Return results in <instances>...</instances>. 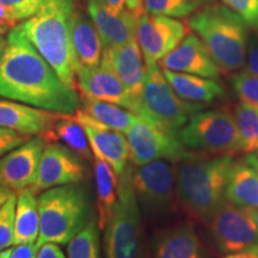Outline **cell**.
<instances>
[{
    "mask_svg": "<svg viewBox=\"0 0 258 258\" xmlns=\"http://www.w3.org/2000/svg\"><path fill=\"white\" fill-rule=\"evenodd\" d=\"M0 60V96L60 114H74L79 99L32 46L21 25L9 31Z\"/></svg>",
    "mask_w": 258,
    "mask_h": 258,
    "instance_id": "obj_1",
    "label": "cell"
},
{
    "mask_svg": "<svg viewBox=\"0 0 258 258\" xmlns=\"http://www.w3.org/2000/svg\"><path fill=\"white\" fill-rule=\"evenodd\" d=\"M234 160L228 154L191 151L176 166V191L180 206L195 220L207 222L225 201V189Z\"/></svg>",
    "mask_w": 258,
    "mask_h": 258,
    "instance_id": "obj_2",
    "label": "cell"
},
{
    "mask_svg": "<svg viewBox=\"0 0 258 258\" xmlns=\"http://www.w3.org/2000/svg\"><path fill=\"white\" fill-rule=\"evenodd\" d=\"M74 6L71 0H43L37 14L19 24L32 46L71 89L76 88V57L70 32Z\"/></svg>",
    "mask_w": 258,
    "mask_h": 258,
    "instance_id": "obj_3",
    "label": "cell"
},
{
    "mask_svg": "<svg viewBox=\"0 0 258 258\" xmlns=\"http://www.w3.org/2000/svg\"><path fill=\"white\" fill-rule=\"evenodd\" d=\"M188 24L221 71L234 72L244 66L249 25L233 10L213 2L190 16Z\"/></svg>",
    "mask_w": 258,
    "mask_h": 258,
    "instance_id": "obj_4",
    "label": "cell"
},
{
    "mask_svg": "<svg viewBox=\"0 0 258 258\" xmlns=\"http://www.w3.org/2000/svg\"><path fill=\"white\" fill-rule=\"evenodd\" d=\"M38 211L37 250L46 243L69 244L92 219L88 194L78 184L56 186L41 192Z\"/></svg>",
    "mask_w": 258,
    "mask_h": 258,
    "instance_id": "obj_5",
    "label": "cell"
},
{
    "mask_svg": "<svg viewBox=\"0 0 258 258\" xmlns=\"http://www.w3.org/2000/svg\"><path fill=\"white\" fill-rule=\"evenodd\" d=\"M132 165L120 175L118 199L112 217L105 226V258H143V225L133 184Z\"/></svg>",
    "mask_w": 258,
    "mask_h": 258,
    "instance_id": "obj_6",
    "label": "cell"
},
{
    "mask_svg": "<svg viewBox=\"0 0 258 258\" xmlns=\"http://www.w3.org/2000/svg\"><path fill=\"white\" fill-rule=\"evenodd\" d=\"M146 69L137 115L166 131L177 133L195 112L203 110L205 105L180 98L158 64Z\"/></svg>",
    "mask_w": 258,
    "mask_h": 258,
    "instance_id": "obj_7",
    "label": "cell"
},
{
    "mask_svg": "<svg viewBox=\"0 0 258 258\" xmlns=\"http://www.w3.org/2000/svg\"><path fill=\"white\" fill-rule=\"evenodd\" d=\"M189 151L207 154L240 152V139L234 115L226 109L200 110L177 132Z\"/></svg>",
    "mask_w": 258,
    "mask_h": 258,
    "instance_id": "obj_8",
    "label": "cell"
},
{
    "mask_svg": "<svg viewBox=\"0 0 258 258\" xmlns=\"http://www.w3.org/2000/svg\"><path fill=\"white\" fill-rule=\"evenodd\" d=\"M212 243L220 253L230 254L258 246V226L251 211L225 200L208 221Z\"/></svg>",
    "mask_w": 258,
    "mask_h": 258,
    "instance_id": "obj_9",
    "label": "cell"
},
{
    "mask_svg": "<svg viewBox=\"0 0 258 258\" xmlns=\"http://www.w3.org/2000/svg\"><path fill=\"white\" fill-rule=\"evenodd\" d=\"M127 138L131 163L145 165L158 159L179 161L191 152L180 143L178 135L140 117L124 134Z\"/></svg>",
    "mask_w": 258,
    "mask_h": 258,
    "instance_id": "obj_10",
    "label": "cell"
},
{
    "mask_svg": "<svg viewBox=\"0 0 258 258\" xmlns=\"http://www.w3.org/2000/svg\"><path fill=\"white\" fill-rule=\"evenodd\" d=\"M132 184L138 202L148 213L169 212L175 201L176 167L170 160L158 159L132 166Z\"/></svg>",
    "mask_w": 258,
    "mask_h": 258,
    "instance_id": "obj_11",
    "label": "cell"
},
{
    "mask_svg": "<svg viewBox=\"0 0 258 258\" xmlns=\"http://www.w3.org/2000/svg\"><path fill=\"white\" fill-rule=\"evenodd\" d=\"M185 35L186 27L182 21L144 12L139 17L137 40L146 67L159 63L164 56L178 46Z\"/></svg>",
    "mask_w": 258,
    "mask_h": 258,
    "instance_id": "obj_12",
    "label": "cell"
},
{
    "mask_svg": "<svg viewBox=\"0 0 258 258\" xmlns=\"http://www.w3.org/2000/svg\"><path fill=\"white\" fill-rule=\"evenodd\" d=\"M82 158L59 143H47L42 153L36 180L31 186L35 194L56 186L78 184L86 177Z\"/></svg>",
    "mask_w": 258,
    "mask_h": 258,
    "instance_id": "obj_13",
    "label": "cell"
},
{
    "mask_svg": "<svg viewBox=\"0 0 258 258\" xmlns=\"http://www.w3.org/2000/svg\"><path fill=\"white\" fill-rule=\"evenodd\" d=\"M76 85L84 98L112 103L137 112V103L105 57H102L101 64L96 69L77 67Z\"/></svg>",
    "mask_w": 258,
    "mask_h": 258,
    "instance_id": "obj_14",
    "label": "cell"
},
{
    "mask_svg": "<svg viewBox=\"0 0 258 258\" xmlns=\"http://www.w3.org/2000/svg\"><path fill=\"white\" fill-rule=\"evenodd\" d=\"M73 117L85 131L93 157L110 164L120 176L127 169L128 161L131 160V151L125 135L103 124L83 109L74 112Z\"/></svg>",
    "mask_w": 258,
    "mask_h": 258,
    "instance_id": "obj_15",
    "label": "cell"
},
{
    "mask_svg": "<svg viewBox=\"0 0 258 258\" xmlns=\"http://www.w3.org/2000/svg\"><path fill=\"white\" fill-rule=\"evenodd\" d=\"M46 145V140L37 135L0 158V185L14 192L31 188Z\"/></svg>",
    "mask_w": 258,
    "mask_h": 258,
    "instance_id": "obj_16",
    "label": "cell"
},
{
    "mask_svg": "<svg viewBox=\"0 0 258 258\" xmlns=\"http://www.w3.org/2000/svg\"><path fill=\"white\" fill-rule=\"evenodd\" d=\"M158 66L161 67V70L212 79L219 78L221 71L201 38L195 34L186 35L175 49L159 61Z\"/></svg>",
    "mask_w": 258,
    "mask_h": 258,
    "instance_id": "obj_17",
    "label": "cell"
},
{
    "mask_svg": "<svg viewBox=\"0 0 258 258\" xmlns=\"http://www.w3.org/2000/svg\"><path fill=\"white\" fill-rule=\"evenodd\" d=\"M88 14L98 31L104 49L137 38L139 17L127 9L116 14L98 0H88Z\"/></svg>",
    "mask_w": 258,
    "mask_h": 258,
    "instance_id": "obj_18",
    "label": "cell"
},
{
    "mask_svg": "<svg viewBox=\"0 0 258 258\" xmlns=\"http://www.w3.org/2000/svg\"><path fill=\"white\" fill-rule=\"evenodd\" d=\"M103 57H105L110 62L128 93L137 103L138 112L139 98L143 91L147 71L146 64H144V55L138 40L133 38L127 43L104 49Z\"/></svg>",
    "mask_w": 258,
    "mask_h": 258,
    "instance_id": "obj_19",
    "label": "cell"
},
{
    "mask_svg": "<svg viewBox=\"0 0 258 258\" xmlns=\"http://www.w3.org/2000/svg\"><path fill=\"white\" fill-rule=\"evenodd\" d=\"M70 32L76 69L79 66L86 69L98 67L104 51L101 37L91 17L77 6H74L70 18Z\"/></svg>",
    "mask_w": 258,
    "mask_h": 258,
    "instance_id": "obj_20",
    "label": "cell"
},
{
    "mask_svg": "<svg viewBox=\"0 0 258 258\" xmlns=\"http://www.w3.org/2000/svg\"><path fill=\"white\" fill-rule=\"evenodd\" d=\"M60 115V112L42 110L11 99H0V127L30 137L49 131Z\"/></svg>",
    "mask_w": 258,
    "mask_h": 258,
    "instance_id": "obj_21",
    "label": "cell"
},
{
    "mask_svg": "<svg viewBox=\"0 0 258 258\" xmlns=\"http://www.w3.org/2000/svg\"><path fill=\"white\" fill-rule=\"evenodd\" d=\"M153 258H207L205 247L192 225L166 228L157 235L152 246Z\"/></svg>",
    "mask_w": 258,
    "mask_h": 258,
    "instance_id": "obj_22",
    "label": "cell"
},
{
    "mask_svg": "<svg viewBox=\"0 0 258 258\" xmlns=\"http://www.w3.org/2000/svg\"><path fill=\"white\" fill-rule=\"evenodd\" d=\"M163 73L177 95L186 102L206 104L225 96L224 86L215 79L169 70H163Z\"/></svg>",
    "mask_w": 258,
    "mask_h": 258,
    "instance_id": "obj_23",
    "label": "cell"
},
{
    "mask_svg": "<svg viewBox=\"0 0 258 258\" xmlns=\"http://www.w3.org/2000/svg\"><path fill=\"white\" fill-rule=\"evenodd\" d=\"M225 199L238 207L258 209V171L244 160L234 161L226 183Z\"/></svg>",
    "mask_w": 258,
    "mask_h": 258,
    "instance_id": "obj_24",
    "label": "cell"
},
{
    "mask_svg": "<svg viewBox=\"0 0 258 258\" xmlns=\"http://www.w3.org/2000/svg\"><path fill=\"white\" fill-rule=\"evenodd\" d=\"M93 172L96 183L98 226L99 230H104L112 217L118 199V175L110 164L96 157H93Z\"/></svg>",
    "mask_w": 258,
    "mask_h": 258,
    "instance_id": "obj_25",
    "label": "cell"
},
{
    "mask_svg": "<svg viewBox=\"0 0 258 258\" xmlns=\"http://www.w3.org/2000/svg\"><path fill=\"white\" fill-rule=\"evenodd\" d=\"M40 137L46 143H62L63 146L69 147L84 160H93V153L85 131L73 117V114H61L53 127Z\"/></svg>",
    "mask_w": 258,
    "mask_h": 258,
    "instance_id": "obj_26",
    "label": "cell"
},
{
    "mask_svg": "<svg viewBox=\"0 0 258 258\" xmlns=\"http://www.w3.org/2000/svg\"><path fill=\"white\" fill-rule=\"evenodd\" d=\"M40 235V211L38 198L30 188L17 195L15 218V245L32 244Z\"/></svg>",
    "mask_w": 258,
    "mask_h": 258,
    "instance_id": "obj_27",
    "label": "cell"
},
{
    "mask_svg": "<svg viewBox=\"0 0 258 258\" xmlns=\"http://www.w3.org/2000/svg\"><path fill=\"white\" fill-rule=\"evenodd\" d=\"M83 110H85L96 120L102 122L103 124L123 134L127 133L128 129L139 118V116L135 112L128 110L123 106L108 102L97 101V99L84 98Z\"/></svg>",
    "mask_w": 258,
    "mask_h": 258,
    "instance_id": "obj_28",
    "label": "cell"
},
{
    "mask_svg": "<svg viewBox=\"0 0 258 258\" xmlns=\"http://www.w3.org/2000/svg\"><path fill=\"white\" fill-rule=\"evenodd\" d=\"M234 118L240 139V152L252 153L258 151V108L245 103L235 105Z\"/></svg>",
    "mask_w": 258,
    "mask_h": 258,
    "instance_id": "obj_29",
    "label": "cell"
},
{
    "mask_svg": "<svg viewBox=\"0 0 258 258\" xmlns=\"http://www.w3.org/2000/svg\"><path fill=\"white\" fill-rule=\"evenodd\" d=\"M69 258H101L99 226L91 219L67 244Z\"/></svg>",
    "mask_w": 258,
    "mask_h": 258,
    "instance_id": "obj_30",
    "label": "cell"
},
{
    "mask_svg": "<svg viewBox=\"0 0 258 258\" xmlns=\"http://www.w3.org/2000/svg\"><path fill=\"white\" fill-rule=\"evenodd\" d=\"M214 0H144L145 12L173 18L188 17Z\"/></svg>",
    "mask_w": 258,
    "mask_h": 258,
    "instance_id": "obj_31",
    "label": "cell"
},
{
    "mask_svg": "<svg viewBox=\"0 0 258 258\" xmlns=\"http://www.w3.org/2000/svg\"><path fill=\"white\" fill-rule=\"evenodd\" d=\"M17 195L12 196L0 207V251L15 245V218Z\"/></svg>",
    "mask_w": 258,
    "mask_h": 258,
    "instance_id": "obj_32",
    "label": "cell"
},
{
    "mask_svg": "<svg viewBox=\"0 0 258 258\" xmlns=\"http://www.w3.org/2000/svg\"><path fill=\"white\" fill-rule=\"evenodd\" d=\"M231 84L241 103L258 108V77L245 71L234 74Z\"/></svg>",
    "mask_w": 258,
    "mask_h": 258,
    "instance_id": "obj_33",
    "label": "cell"
},
{
    "mask_svg": "<svg viewBox=\"0 0 258 258\" xmlns=\"http://www.w3.org/2000/svg\"><path fill=\"white\" fill-rule=\"evenodd\" d=\"M231 10L239 15L244 22L257 31L258 35V0H222Z\"/></svg>",
    "mask_w": 258,
    "mask_h": 258,
    "instance_id": "obj_34",
    "label": "cell"
},
{
    "mask_svg": "<svg viewBox=\"0 0 258 258\" xmlns=\"http://www.w3.org/2000/svg\"><path fill=\"white\" fill-rule=\"evenodd\" d=\"M0 4L11 10L18 21H23L37 14L43 0H0Z\"/></svg>",
    "mask_w": 258,
    "mask_h": 258,
    "instance_id": "obj_35",
    "label": "cell"
},
{
    "mask_svg": "<svg viewBox=\"0 0 258 258\" xmlns=\"http://www.w3.org/2000/svg\"><path fill=\"white\" fill-rule=\"evenodd\" d=\"M29 139H31L30 135L22 134L14 129L0 127V158L27 143Z\"/></svg>",
    "mask_w": 258,
    "mask_h": 258,
    "instance_id": "obj_36",
    "label": "cell"
},
{
    "mask_svg": "<svg viewBox=\"0 0 258 258\" xmlns=\"http://www.w3.org/2000/svg\"><path fill=\"white\" fill-rule=\"evenodd\" d=\"M246 72L258 77V36L251 38L247 46Z\"/></svg>",
    "mask_w": 258,
    "mask_h": 258,
    "instance_id": "obj_37",
    "label": "cell"
},
{
    "mask_svg": "<svg viewBox=\"0 0 258 258\" xmlns=\"http://www.w3.org/2000/svg\"><path fill=\"white\" fill-rule=\"evenodd\" d=\"M37 247L36 244H19L15 245L10 253L9 258H36Z\"/></svg>",
    "mask_w": 258,
    "mask_h": 258,
    "instance_id": "obj_38",
    "label": "cell"
},
{
    "mask_svg": "<svg viewBox=\"0 0 258 258\" xmlns=\"http://www.w3.org/2000/svg\"><path fill=\"white\" fill-rule=\"evenodd\" d=\"M36 258H66L59 244L46 243L37 250Z\"/></svg>",
    "mask_w": 258,
    "mask_h": 258,
    "instance_id": "obj_39",
    "label": "cell"
},
{
    "mask_svg": "<svg viewBox=\"0 0 258 258\" xmlns=\"http://www.w3.org/2000/svg\"><path fill=\"white\" fill-rule=\"evenodd\" d=\"M18 19L12 14L11 10H9L5 5L0 4V24H8L11 27H16L18 23Z\"/></svg>",
    "mask_w": 258,
    "mask_h": 258,
    "instance_id": "obj_40",
    "label": "cell"
},
{
    "mask_svg": "<svg viewBox=\"0 0 258 258\" xmlns=\"http://www.w3.org/2000/svg\"><path fill=\"white\" fill-rule=\"evenodd\" d=\"M125 9L137 17H140L145 12L144 0H125Z\"/></svg>",
    "mask_w": 258,
    "mask_h": 258,
    "instance_id": "obj_41",
    "label": "cell"
},
{
    "mask_svg": "<svg viewBox=\"0 0 258 258\" xmlns=\"http://www.w3.org/2000/svg\"><path fill=\"white\" fill-rule=\"evenodd\" d=\"M222 258H258V246L250 247V249L239 251V252L226 254Z\"/></svg>",
    "mask_w": 258,
    "mask_h": 258,
    "instance_id": "obj_42",
    "label": "cell"
},
{
    "mask_svg": "<svg viewBox=\"0 0 258 258\" xmlns=\"http://www.w3.org/2000/svg\"><path fill=\"white\" fill-rule=\"evenodd\" d=\"M98 2L102 3L108 9H110L111 11L116 12V14L121 12L125 5V0H98Z\"/></svg>",
    "mask_w": 258,
    "mask_h": 258,
    "instance_id": "obj_43",
    "label": "cell"
},
{
    "mask_svg": "<svg viewBox=\"0 0 258 258\" xmlns=\"http://www.w3.org/2000/svg\"><path fill=\"white\" fill-rule=\"evenodd\" d=\"M244 161L246 164H249L250 166H252L254 170L258 171V151L246 154V157L244 158Z\"/></svg>",
    "mask_w": 258,
    "mask_h": 258,
    "instance_id": "obj_44",
    "label": "cell"
},
{
    "mask_svg": "<svg viewBox=\"0 0 258 258\" xmlns=\"http://www.w3.org/2000/svg\"><path fill=\"white\" fill-rule=\"evenodd\" d=\"M12 194H15L14 191H11V190L5 188V186H2L0 185V207H2L4 203L8 201V200L11 198Z\"/></svg>",
    "mask_w": 258,
    "mask_h": 258,
    "instance_id": "obj_45",
    "label": "cell"
},
{
    "mask_svg": "<svg viewBox=\"0 0 258 258\" xmlns=\"http://www.w3.org/2000/svg\"><path fill=\"white\" fill-rule=\"evenodd\" d=\"M6 43H8V40L4 37V35H0V60H2L3 54H4Z\"/></svg>",
    "mask_w": 258,
    "mask_h": 258,
    "instance_id": "obj_46",
    "label": "cell"
},
{
    "mask_svg": "<svg viewBox=\"0 0 258 258\" xmlns=\"http://www.w3.org/2000/svg\"><path fill=\"white\" fill-rule=\"evenodd\" d=\"M12 28L15 27H11V25H8V24H0V35L9 34V31L11 30Z\"/></svg>",
    "mask_w": 258,
    "mask_h": 258,
    "instance_id": "obj_47",
    "label": "cell"
},
{
    "mask_svg": "<svg viewBox=\"0 0 258 258\" xmlns=\"http://www.w3.org/2000/svg\"><path fill=\"white\" fill-rule=\"evenodd\" d=\"M12 249H6L4 251H0V258H9Z\"/></svg>",
    "mask_w": 258,
    "mask_h": 258,
    "instance_id": "obj_48",
    "label": "cell"
},
{
    "mask_svg": "<svg viewBox=\"0 0 258 258\" xmlns=\"http://www.w3.org/2000/svg\"><path fill=\"white\" fill-rule=\"evenodd\" d=\"M251 215H252L254 222H256V225L258 226V209H253V211H251Z\"/></svg>",
    "mask_w": 258,
    "mask_h": 258,
    "instance_id": "obj_49",
    "label": "cell"
},
{
    "mask_svg": "<svg viewBox=\"0 0 258 258\" xmlns=\"http://www.w3.org/2000/svg\"><path fill=\"white\" fill-rule=\"evenodd\" d=\"M71 2H73V3H76V2H77V0H71Z\"/></svg>",
    "mask_w": 258,
    "mask_h": 258,
    "instance_id": "obj_50",
    "label": "cell"
}]
</instances>
